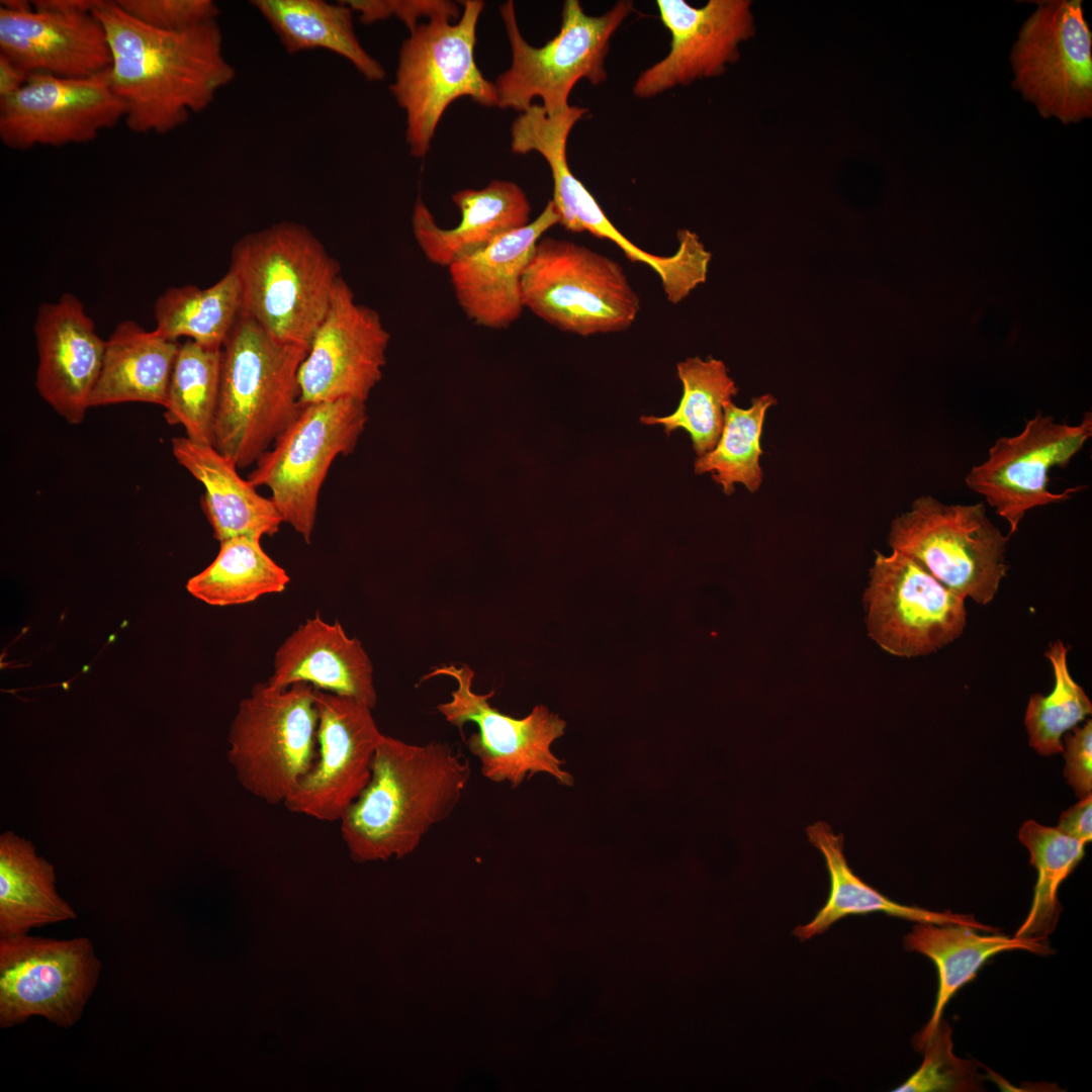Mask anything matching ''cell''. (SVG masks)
I'll return each instance as SVG.
<instances>
[{
  "instance_id": "cell-5",
  "label": "cell",
  "mask_w": 1092,
  "mask_h": 1092,
  "mask_svg": "<svg viewBox=\"0 0 1092 1092\" xmlns=\"http://www.w3.org/2000/svg\"><path fill=\"white\" fill-rule=\"evenodd\" d=\"M461 4L455 23L446 16L433 17L419 24L399 50L389 90L405 112L406 143L415 158L427 155L442 115L456 99L469 97L482 106H497L494 83L482 75L474 58L484 3Z\"/></svg>"
},
{
  "instance_id": "cell-1",
  "label": "cell",
  "mask_w": 1092,
  "mask_h": 1092,
  "mask_svg": "<svg viewBox=\"0 0 1092 1092\" xmlns=\"http://www.w3.org/2000/svg\"><path fill=\"white\" fill-rule=\"evenodd\" d=\"M111 53L109 84L135 133L166 134L207 109L236 71L223 53L217 20L162 30L135 19L115 1L97 0Z\"/></svg>"
},
{
  "instance_id": "cell-24",
  "label": "cell",
  "mask_w": 1092,
  "mask_h": 1092,
  "mask_svg": "<svg viewBox=\"0 0 1092 1092\" xmlns=\"http://www.w3.org/2000/svg\"><path fill=\"white\" fill-rule=\"evenodd\" d=\"M452 200L461 216L452 229L439 226L421 198L413 209L414 237L426 258L438 266L448 268L457 258L530 222L529 199L512 181L493 180L481 189L459 190Z\"/></svg>"
},
{
  "instance_id": "cell-38",
  "label": "cell",
  "mask_w": 1092,
  "mask_h": 1092,
  "mask_svg": "<svg viewBox=\"0 0 1092 1092\" xmlns=\"http://www.w3.org/2000/svg\"><path fill=\"white\" fill-rule=\"evenodd\" d=\"M920 1052L924 1059L919 1069L895 1092H964L982 1090L975 1062L956 1057L952 1052L951 1028L940 1020L932 1036Z\"/></svg>"
},
{
  "instance_id": "cell-30",
  "label": "cell",
  "mask_w": 1092,
  "mask_h": 1092,
  "mask_svg": "<svg viewBox=\"0 0 1092 1092\" xmlns=\"http://www.w3.org/2000/svg\"><path fill=\"white\" fill-rule=\"evenodd\" d=\"M251 5L288 54L329 51L349 61L367 80L384 79L383 66L361 44L354 27V12L344 1L254 0Z\"/></svg>"
},
{
  "instance_id": "cell-31",
  "label": "cell",
  "mask_w": 1092,
  "mask_h": 1092,
  "mask_svg": "<svg viewBox=\"0 0 1092 1092\" xmlns=\"http://www.w3.org/2000/svg\"><path fill=\"white\" fill-rule=\"evenodd\" d=\"M161 336L180 337L209 348H222L242 315V295L235 273L229 271L206 288L196 285L166 289L154 306Z\"/></svg>"
},
{
  "instance_id": "cell-34",
  "label": "cell",
  "mask_w": 1092,
  "mask_h": 1092,
  "mask_svg": "<svg viewBox=\"0 0 1092 1092\" xmlns=\"http://www.w3.org/2000/svg\"><path fill=\"white\" fill-rule=\"evenodd\" d=\"M221 349L186 340L180 344L170 376L164 406L166 421L183 426L186 437L197 443L211 445Z\"/></svg>"
},
{
  "instance_id": "cell-10",
  "label": "cell",
  "mask_w": 1092,
  "mask_h": 1092,
  "mask_svg": "<svg viewBox=\"0 0 1092 1092\" xmlns=\"http://www.w3.org/2000/svg\"><path fill=\"white\" fill-rule=\"evenodd\" d=\"M366 421L365 402L352 398L302 405L248 474L256 487L270 489L283 523L306 543L312 536L318 495L330 467L339 455L354 450Z\"/></svg>"
},
{
  "instance_id": "cell-19",
  "label": "cell",
  "mask_w": 1092,
  "mask_h": 1092,
  "mask_svg": "<svg viewBox=\"0 0 1092 1092\" xmlns=\"http://www.w3.org/2000/svg\"><path fill=\"white\" fill-rule=\"evenodd\" d=\"M656 6L670 33V50L637 77L632 91L642 99L720 75L754 28L747 0H710L700 8L684 0H657Z\"/></svg>"
},
{
  "instance_id": "cell-4",
  "label": "cell",
  "mask_w": 1092,
  "mask_h": 1092,
  "mask_svg": "<svg viewBox=\"0 0 1092 1092\" xmlns=\"http://www.w3.org/2000/svg\"><path fill=\"white\" fill-rule=\"evenodd\" d=\"M307 348L279 342L242 314L222 346L211 445L243 469L301 410L298 370Z\"/></svg>"
},
{
  "instance_id": "cell-35",
  "label": "cell",
  "mask_w": 1092,
  "mask_h": 1092,
  "mask_svg": "<svg viewBox=\"0 0 1092 1092\" xmlns=\"http://www.w3.org/2000/svg\"><path fill=\"white\" fill-rule=\"evenodd\" d=\"M1018 837L1028 849L1037 879L1030 910L1014 936L1048 940L1062 911L1059 888L1082 860L1086 843L1033 820L1023 823Z\"/></svg>"
},
{
  "instance_id": "cell-21",
  "label": "cell",
  "mask_w": 1092,
  "mask_h": 1092,
  "mask_svg": "<svg viewBox=\"0 0 1092 1092\" xmlns=\"http://www.w3.org/2000/svg\"><path fill=\"white\" fill-rule=\"evenodd\" d=\"M0 55L27 76L89 78L111 65L105 29L92 12L0 8Z\"/></svg>"
},
{
  "instance_id": "cell-41",
  "label": "cell",
  "mask_w": 1092,
  "mask_h": 1092,
  "mask_svg": "<svg viewBox=\"0 0 1092 1092\" xmlns=\"http://www.w3.org/2000/svg\"><path fill=\"white\" fill-rule=\"evenodd\" d=\"M1066 759L1064 777L1082 799L1091 795L1092 790V721L1084 726L1074 727L1073 732L1065 736Z\"/></svg>"
},
{
  "instance_id": "cell-23",
  "label": "cell",
  "mask_w": 1092,
  "mask_h": 1092,
  "mask_svg": "<svg viewBox=\"0 0 1092 1092\" xmlns=\"http://www.w3.org/2000/svg\"><path fill=\"white\" fill-rule=\"evenodd\" d=\"M371 661L356 638H350L341 624L328 623L316 614L279 646L274 672L267 685L284 689L306 682L314 689L350 697L372 709L376 705Z\"/></svg>"
},
{
  "instance_id": "cell-14",
  "label": "cell",
  "mask_w": 1092,
  "mask_h": 1092,
  "mask_svg": "<svg viewBox=\"0 0 1092 1092\" xmlns=\"http://www.w3.org/2000/svg\"><path fill=\"white\" fill-rule=\"evenodd\" d=\"M447 675L457 681L449 702L438 711L452 725L462 729L473 722L478 731L466 740L469 751L480 761L481 774L493 783L519 787L538 772L552 776L558 783L571 786L573 778L562 768L563 761L554 755L552 743L564 734L566 723L543 705H537L525 718H514L491 707L493 696L472 691L473 670L463 664L435 668L423 679Z\"/></svg>"
},
{
  "instance_id": "cell-16",
  "label": "cell",
  "mask_w": 1092,
  "mask_h": 1092,
  "mask_svg": "<svg viewBox=\"0 0 1092 1092\" xmlns=\"http://www.w3.org/2000/svg\"><path fill=\"white\" fill-rule=\"evenodd\" d=\"M390 335L379 313L356 301L341 277L298 370L300 405L365 402L380 381Z\"/></svg>"
},
{
  "instance_id": "cell-29",
  "label": "cell",
  "mask_w": 1092,
  "mask_h": 1092,
  "mask_svg": "<svg viewBox=\"0 0 1092 1092\" xmlns=\"http://www.w3.org/2000/svg\"><path fill=\"white\" fill-rule=\"evenodd\" d=\"M77 914L56 888L54 866L33 843L6 831L0 835V937L74 920Z\"/></svg>"
},
{
  "instance_id": "cell-7",
  "label": "cell",
  "mask_w": 1092,
  "mask_h": 1092,
  "mask_svg": "<svg viewBox=\"0 0 1092 1092\" xmlns=\"http://www.w3.org/2000/svg\"><path fill=\"white\" fill-rule=\"evenodd\" d=\"M524 307L579 336L627 330L640 298L615 260L576 243L541 238L522 277Z\"/></svg>"
},
{
  "instance_id": "cell-25",
  "label": "cell",
  "mask_w": 1092,
  "mask_h": 1092,
  "mask_svg": "<svg viewBox=\"0 0 1092 1092\" xmlns=\"http://www.w3.org/2000/svg\"><path fill=\"white\" fill-rule=\"evenodd\" d=\"M172 452L204 486L201 507L219 543L237 537H272L279 531L283 520L271 498L242 478L237 465L212 445L175 437Z\"/></svg>"
},
{
  "instance_id": "cell-9",
  "label": "cell",
  "mask_w": 1092,
  "mask_h": 1092,
  "mask_svg": "<svg viewBox=\"0 0 1092 1092\" xmlns=\"http://www.w3.org/2000/svg\"><path fill=\"white\" fill-rule=\"evenodd\" d=\"M1008 540L983 503L946 505L922 495L893 520L888 544L956 594L987 605L1008 570Z\"/></svg>"
},
{
  "instance_id": "cell-18",
  "label": "cell",
  "mask_w": 1092,
  "mask_h": 1092,
  "mask_svg": "<svg viewBox=\"0 0 1092 1092\" xmlns=\"http://www.w3.org/2000/svg\"><path fill=\"white\" fill-rule=\"evenodd\" d=\"M108 71L89 78L29 75L13 95L0 99V139L13 150L94 141L125 116Z\"/></svg>"
},
{
  "instance_id": "cell-40",
  "label": "cell",
  "mask_w": 1092,
  "mask_h": 1092,
  "mask_svg": "<svg viewBox=\"0 0 1092 1092\" xmlns=\"http://www.w3.org/2000/svg\"><path fill=\"white\" fill-rule=\"evenodd\" d=\"M359 20L365 24L385 20L395 16L413 32L420 17L446 16L458 19L461 15L455 2L446 0H346L344 1Z\"/></svg>"
},
{
  "instance_id": "cell-3",
  "label": "cell",
  "mask_w": 1092,
  "mask_h": 1092,
  "mask_svg": "<svg viewBox=\"0 0 1092 1092\" xmlns=\"http://www.w3.org/2000/svg\"><path fill=\"white\" fill-rule=\"evenodd\" d=\"M230 270L240 284L242 314L279 342L307 349L342 277L320 239L295 221L242 237Z\"/></svg>"
},
{
  "instance_id": "cell-33",
  "label": "cell",
  "mask_w": 1092,
  "mask_h": 1092,
  "mask_svg": "<svg viewBox=\"0 0 1092 1092\" xmlns=\"http://www.w3.org/2000/svg\"><path fill=\"white\" fill-rule=\"evenodd\" d=\"M682 396L677 408L666 417H641L646 425H661L666 435L682 429L689 433L698 457L717 444L724 425L725 405L738 387L723 361L709 357L687 358L677 363Z\"/></svg>"
},
{
  "instance_id": "cell-28",
  "label": "cell",
  "mask_w": 1092,
  "mask_h": 1092,
  "mask_svg": "<svg viewBox=\"0 0 1092 1092\" xmlns=\"http://www.w3.org/2000/svg\"><path fill=\"white\" fill-rule=\"evenodd\" d=\"M179 347L134 321L119 323L106 341L90 406L136 401L164 407Z\"/></svg>"
},
{
  "instance_id": "cell-22",
  "label": "cell",
  "mask_w": 1092,
  "mask_h": 1092,
  "mask_svg": "<svg viewBox=\"0 0 1092 1092\" xmlns=\"http://www.w3.org/2000/svg\"><path fill=\"white\" fill-rule=\"evenodd\" d=\"M558 223V214L549 200L542 212L527 225L499 236L449 265L456 299L471 321L499 330L520 317L524 309L522 277L525 268L543 234Z\"/></svg>"
},
{
  "instance_id": "cell-45",
  "label": "cell",
  "mask_w": 1092,
  "mask_h": 1092,
  "mask_svg": "<svg viewBox=\"0 0 1092 1092\" xmlns=\"http://www.w3.org/2000/svg\"><path fill=\"white\" fill-rule=\"evenodd\" d=\"M0 8L15 12L33 10L32 2L26 0H2L0 2Z\"/></svg>"
},
{
  "instance_id": "cell-27",
  "label": "cell",
  "mask_w": 1092,
  "mask_h": 1092,
  "mask_svg": "<svg viewBox=\"0 0 1092 1092\" xmlns=\"http://www.w3.org/2000/svg\"><path fill=\"white\" fill-rule=\"evenodd\" d=\"M807 836L823 854L830 879L829 896L812 921L799 925L794 935L807 940L826 931L833 923L848 915L882 912L917 923L938 925L957 924L980 931L996 932L998 928L982 924L973 915L951 911H930L916 906L899 904L864 883L848 866L843 852L842 834L835 835L829 824L819 821L806 829Z\"/></svg>"
},
{
  "instance_id": "cell-32",
  "label": "cell",
  "mask_w": 1092,
  "mask_h": 1092,
  "mask_svg": "<svg viewBox=\"0 0 1092 1092\" xmlns=\"http://www.w3.org/2000/svg\"><path fill=\"white\" fill-rule=\"evenodd\" d=\"M261 539L237 537L220 543L215 559L187 582V590L212 606H235L283 592L287 572L262 548Z\"/></svg>"
},
{
  "instance_id": "cell-39",
  "label": "cell",
  "mask_w": 1092,
  "mask_h": 1092,
  "mask_svg": "<svg viewBox=\"0 0 1092 1092\" xmlns=\"http://www.w3.org/2000/svg\"><path fill=\"white\" fill-rule=\"evenodd\" d=\"M130 16L152 27L179 31L217 19L211 0H116Z\"/></svg>"
},
{
  "instance_id": "cell-13",
  "label": "cell",
  "mask_w": 1092,
  "mask_h": 1092,
  "mask_svg": "<svg viewBox=\"0 0 1092 1092\" xmlns=\"http://www.w3.org/2000/svg\"><path fill=\"white\" fill-rule=\"evenodd\" d=\"M965 600L912 558L876 551L863 594L868 634L895 656L934 653L962 635Z\"/></svg>"
},
{
  "instance_id": "cell-37",
  "label": "cell",
  "mask_w": 1092,
  "mask_h": 1092,
  "mask_svg": "<svg viewBox=\"0 0 1092 1092\" xmlns=\"http://www.w3.org/2000/svg\"><path fill=\"white\" fill-rule=\"evenodd\" d=\"M1067 652L1060 640L1050 645L1045 656L1053 666L1054 689L1048 696H1030L1025 713L1029 744L1041 755L1063 752L1062 736L1092 712L1090 699L1070 674Z\"/></svg>"
},
{
  "instance_id": "cell-42",
  "label": "cell",
  "mask_w": 1092,
  "mask_h": 1092,
  "mask_svg": "<svg viewBox=\"0 0 1092 1092\" xmlns=\"http://www.w3.org/2000/svg\"><path fill=\"white\" fill-rule=\"evenodd\" d=\"M1060 832L1088 843L1092 839V796L1082 798L1062 813L1058 826Z\"/></svg>"
},
{
  "instance_id": "cell-44",
  "label": "cell",
  "mask_w": 1092,
  "mask_h": 1092,
  "mask_svg": "<svg viewBox=\"0 0 1092 1092\" xmlns=\"http://www.w3.org/2000/svg\"><path fill=\"white\" fill-rule=\"evenodd\" d=\"M97 0H36L32 1L36 11H52L59 13L92 12Z\"/></svg>"
},
{
  "instance_id": "cell-20",
  "label": "cell",
  "mask_w": 1092,
  "mask_h": 1092,
  "mask_svg": "<svg viewBox=\"0 0 1092 1092\" xmlns=\"http://www.w3.org/2000/svg\"><path fill=\"white\" fill-rule=\"evenodd\" d=\"M33 332L39 395L68 423H82L91 407L106 341L98 336L93 320L72 293L39 305Z\"/></svg>"
},
{
  "instance_id": "cell-6",
  "label": "cell",
  "mask_w": 1092,
  "mask_h": 1092,
  "mask_svg": "<svg viewBox=\"0 0 1092 1092\" xmlns=\"http://www.w3.org/2000/svg\"><path fill=\"white\" fill-rule=\"evenodd\" d=\"M633 10V2L618 1L604 14L592 16L579 1L566 0L559 32L537 48L523 37L514 2L502 4L512 64L494 82L497 106L524 112L540 98L548 115L568 109L569 95L579 80L595 86L607 80L611 38Z\"/></svg>"
},
{
  "instance_id": "cell-2",
  "label": "cell",
  "mask_w": 1092,
  "mask_h": 1092,
  "mask_svg": "<svg viewBox=\"0 0 1092 1092\" xmlns=\"http://www.w3.org/2000/svg\"><path fill=\"white\" fill-rule=\"evenodd\" d=\"M470 764L447 743L410 744L382 735L368 784L340 819L355 861L401 858L459 803Z\"/></svg>"
},
{
  "instance_id": "cell-26",
  "label": "cell",
  "mask_w": 1092,
  "mask_h": 1092,
  "mask_svg": "<svg viewBox=\"0 0 1092 1092\" xmlns=\"http://www.w3.org/2000/svg\"><path fill=\"white\" fill-rule=\"evenodd\" d=\"M1048 940L1009 937L1003 934H980L976 928L933 923H917L903 938L908 951H917L930 959L938 974V988L931 1017L915 1036L914 1044L921 1051L937 1028L947 1002L966 984L973 981L985 963L997 953L1015 949L1037 954L1053 951Z\"/></svg>"
},
{
  "instance_id": "cell-17",
  "label": "cell",
  "mask_w": 1092,
  "mask_h": 1092,
  "mask_svg": "<svg viewBox=\"0 0 1092 1092\" xmlns=\"http://www.w3.org/2000/svg\"><path fill=\"white\" fill-rule=\"evenodd\" d=\"M316 756L284 802L285 808L318 821H340L369 782L382 733L372 708L356 699L314 689Z\"/></svg>"
},
{
  "instance_id": "cell-43",
  "label": "cell",
  "mask_w": 1092,
  "mask_h": 1092,
  "mask_svg": "<svg viewBox=\"0 0 1092 1092\" xmlns=\"http://www.w3.org/2000/svg\"><path fill=\"white\" fill-rule=\"evenodd\" d=\"M28 76L13 62L0 55V99L16 93L27 81Z\"/></svg>"
},
{
  "instance_id": "cell-12",
  "label": "cell",
  "mask_w": 1092,
  "mask_h": 1092,
  "mask_svg": "<svg viewBox=\"0 0 1092 1092\" xmlns=\"http://www.w3.org/2000/svg\"><path fill=\"white\" fill-rule=\"evenodd\" d=\"M1092 35L1080 1H1040L1011 52L1013 86L1041 116L1063 123L1092 114Z\"/></svg>"
},
{
  "instance_id": "cell-8",
  "label": "cell",
  "mask_w": 1092,
  "mask_h": 1092,
  "mask_svg": "<svg viewBox=\"0 0 1092 1092\" xmlns=\"http://www.w3.org/2000/svg\"><path fill=\"white\" fill-rule=\"evenodd\" d=\"M317 722L311 685H256L229 734L228 758L242 787L267 804H284L314 762Z\"/></svg>"
},
{
  "instance_id": "cell-15",
  "label": "cell",
  "mask_w": 1092,
  "mask_h": 1092,
  "mask_svg": "<svg viewBox=\"0 0 1092 1092\" xmlns=\"http://www.w3.org/2000/svg\"><path fill=\"white\" fill-rule=\"evenodd\" d=\"M1091 436L1090 412L1077 425L1057 423L1038 413L1019 434L998 438L987 459L967 474L966 484L1009 523L1012 535L1028 511L1066 502L1084 487L1054 492L1049 489L1050 471L1065 468Z\"/></svg>"
},
{
  "instance_id": "cell-11",
  "label": "cell",
  "mask_w": 1092,
  "mask_h": 1092,
  "mask_svg": "<svg viewBox=\"0 0 1092 1092\" xmlns=\"http://www.w3.org/2000/svg\"><path fill=\"white\" fill-rule=\"evenodd\" d=\"M101 970L93 942L85 936L0 937V1027H13L33 1016L60 1028L74 1026Z\"/></svg>"
},
{
  "instance_id": "cell-36",
  "label": "cell",
  "mask_w": 1092,
  "mask_h": 1092,
  "mask_svg": "<svg viewBox=\"0 0 1092 1092\" xmlns=\"http://www.w3.org/2000/svg\"><path fill=\"white\" fill-rule=\"evenodd\" d=\"M777 403L771 394L752 399L747 408L732 401L724 408V425L716 446L697 458L695 472L711 473L725 494L734 491V484H743L755 492L762 482L760 438L767 410Z\"/></svg>"
}]
</instances>
